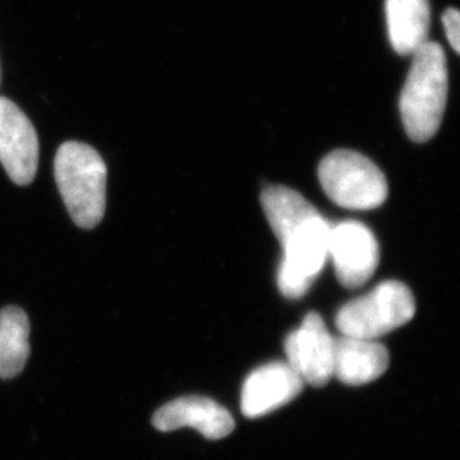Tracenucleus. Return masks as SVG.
I'll use <instances>...</instances> for the list:
<instances>
[{"label":"nucleus","mask_w":460,"mask_h":460,"mask_svg":"<svg viewBox=\"0 0 460 460\" xmlns=\"http://www.w3.org/2000/svg\"><path fill=\"white\" fill-rule=\"evenodd\" d=\"M447 58L441 45L428 40L412 54L399 111L408 137L426 142L438 132L447 105Z\"/></svg>","instance_id":"obj_1"},{"label":"nucleus","mask_w":460,"mask_h":460,"mask_svg":"<svg viewBox=\"0 0 460 460\" xmlns=\"http://www.w3.org/2000/svg\"><path fill=\"white\" fill-rule=\"evenodd\" d=\"M54 177L72 220L83 229L102 222L107 207V164L83 142H65L54 159Z\"/></svg>","instance_id":"obj_2"},{"label":"nucleus","mask_w":460,"mask_h":460,"mask_svg":"<svg viewBox=\"0 0 460 460\" xmlns=\"http://www.w3.org/2000/svg\"><path fill=\"white\" fill-rule=\"evenodd\" d=\"M416 314L411 290L399 281L378 284L365 296L349 302L338 311L335 323L345 337L376 340L408 323Z\"/></svg>","instance_id":"obj_3"},{"label":"nucleus","mask_w":460,"mask_h":460,"mask_svg":"<svg viewBox=\"0 0 460 460\" xmlns=\"http://www.w3.org/2000/svg\"><path fill=\"white\" fill-rule=\"evenodd\" d=\"M319 181L329 199L342 208H378L389 195L385 173L358 151L329 153L320 162Z\"/></svg>","instance_id":"obj_4"},{"label":"nucleus","mask_w":460,"mask_h":460,"mask_svg":"<svg viewBox=\"0 0 460 460\" xmlns=\"http://www.w3.org/2000/svg\"><path fill=\"white\" fill-rule=\"evenodd\" d=\"M332 226L322 214L302 223L279 239L283 259L279 270V288L288 299L304 296L329 259V236Z\"/></svg>","instance_id":"obj_5"},{"label":"nucleus","mask_w":460,"mask_h":460,"mask_svg":"<svg viewBox=\"0 0 460 460\" xmlns=\"http://www.w3.org/2000/svg\"><path fill=\"white\" fill-rule=\"evenodd\" d=\"M288 363L306 385L323 387L333 376L335 338L317 313H308L284 341Z\"/></svg>","instance_id":"obj_6"},{"label":"nucleus","mask_w":460,"mask_h":460,"mask_svg":"<svg viewBox=\"0 0 460 460\" xmlns=\"http://www.w3.org/2000/svg\"><path fill=\"white\" fill-rule=\"evenodd\" d=\"M329 259H332L338 281L344 288H358L376 272L380 247L365 225L342 222L331 229Z\"/></svg>","instance_id":"obj_7"},{"label":"nucleus","mask_w":460,"mask_h":460,"mask_svg":"<svg viewBox=\"0 0 460 460\" xmlns=\"http://www.w3.org/2000/svg\"><path fill=\"white\" fill-rule=\"evenodd\" d=\"M40 162V141L33 124L20 108L0 98V164L18 186L33 181Z\"/></svg>","instance_id":"obj_8"},{"label":"nucleus","mask_w":460,"mask_h":460,"mask_svg":"<svg viewBox=\"0 0 460 460\" xmlns=\"http://www.w3.org/2000/svg\"><path fill=\"white\" fill-rule=\"evenodd\" d=\"M304 381L288 362H270L247 376L241 394V410L248 419L266 416L292 402Z\"/></svg>","instance_id":"obj_9"},{"label":"nucleus","mask_w":460,"mask_h":460,"mask_svg":"<svg viewBox=\"0 0 460 460\" xmlns=\"http://www.w3.org/2000/svg\"><path fill=\"white\" fill-rule=\"evenodd\" d=\"M153 426L162 432L193 428L205 438L222 439L232 434L234 420L226 408L205 396H182L159 408Z\"/></svg>","instance_id":"obj_10"},{"label":"nucleus","mask_w":460,"mask_h":460,"mask_svg":"<svg viewBox=\"0 0 460 460\" xmlns=\"http://www.w3.org/2000/svg\"><path fill=\"white\" fill-rule=\"evenodd\" d=\"M389 351L376 340L335 338L333 376L349 385H362L376 380L389 367Z\"/></svg>","instance_id":"obj_11"},{"label":"nucleus","mask_w":460,"mask_h":460,"mask_svg":"<svg viewBox=\"0 0 460 460\" xmlns=\"http://www.w3.org/2000/svg\"><path fill=\"white\" fill-rule=\"evenodd\" d=\"M385 18L390 44L396 53L414 54L429 40V0H385Z\"/></svg>","instance_id":"obj_12"},{"label":"nucleus","mask_w":460,"mask_h":460,"mask_svg":"<svg viewBox=\"0 0 460 460\" xmlns=\"http://www.w3.org/2000/svg\"><path fill=\"white\" fill-rule=\"evenodd\" d=\"M31 323L26 313L18 306L0 311V378L17 376L26 367L31 354Z\"/></svg>","instance_id":"obj_13"},{"label":"nucleus","mask_w":460,"mask_h":460,"mask_svg":"<svg viewBox=\"0 0 460 460\" xmlns=\"http://www.w3.org/2000/svg\"><path fill=\"white\" fill-rule=\"evenodd\" d=\"M261 200L263 213L279 241L288 232L301 226L302 223L320 214L301 193L288 187H266L261 191Z\"/></svg>","instance_id":"obj_14"},{"label":"nucleus","mask_w":460,"mask_h":460,"mask_svg":"<svg viewBox=\"0 0 460 460\" xmlns=\"http://www.w3.org/2000/svg\"><path fill=\"white\" fill-rule=\"evenodd\" d=\"M444 29L452 49L460 54V11L450 8L443 13Z\"/></svg>","instance_id":"obj_15"}]
</instances>
